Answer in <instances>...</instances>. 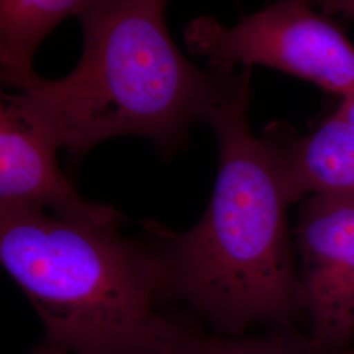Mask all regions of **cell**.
<instances>
[{"mask_svg":"<svg viewBox=\"0 0 354 354\" xmlns=\"http://www.w3.org/2000/svg\"><path fill=\"white\" fill-rule=\"evenodd\" d=\"M252 68L244 66L239 87L203 121L214 133L219 165L203 218L183 232L145 225L169 304L187 306L225 335H244L256 324L288 328L304 315L281 165L250 125Z\"/></svg>","mask_w":354,"mask_h":354,"instance_id":"1","label":"cell"},{"mask_svg":"<svg viewBox=\"0 0 354 354\" xmlns=\"http://www.w3.org/2000/svg\"><path fill=\"white\" fill-rule=\"evenodd\" d=\"M169 0H88L76 16L83 51L68 75L36 73L8 88L24 93L71 163L117 137L151 140L165 158L192 125L239 87L235 71L201 68L177 48L165 23Z\"/></svg>","mask_w":354,"mask_h":354,"instance_id":"2","label":"cell"},{"mask_svg":"<svg viewBox=\"0 0 354 354\" xmlns=\"http://www.w3.org/2000/svg\"><path fill=\"white\" fill-rule=\"evenodd\" d=\"M38 209L0 212V261L45 339L74 354H165L174 326L151 241Z\"/></svg>","mask_w":354,"mask_h":354,"instance_id":"3","label":"cell"},{"mask_svg":"<svg viewBox=\"0 0 354 354\" xmlns=\"http://www.w3.org/2000/svg\"><path fill=\"white\" fill-rule=\"evenodd\" d=\"M184 41L213 70L260 64L342 97L354 92V45L311 1L279 0L232 26L201 16L185 26Z\"/></svg>","mask_w":354,"mask_h":354,"instance_id":"4","label":"cell"},{"mask_svg":"<svg viewBox=\"0 0 354 354\" xmlns=\"http://www.w3.org/2000/svg\"><path fill=\"white\" fill-rule=\"evenodd\" d=\"M299 289L310 342L352 348L354 336V197L311 196L297 225Z\"/></svg>","mask_w":354,"mask_h":354,"instance_id":"5","label":"cell"},{"mask_svg":"<svg viewBox=\"0 0 354 354\" xmlns=\"http://www.w3.org/2000/svg\"><path fill=\"white\" fill-rule=\"evenodd\" d=\"M58 142L24 93H1L0 212L38 209L64 221L120 226L112 206L83 198L58 165Z\"/></svg>","mask_w":354,"mask_h":354,"instance_id":"6","label":"cell"},{"mask_svg":"<svg viewBox=\"0 0 354 354\" xmlns=\"http://www.w3.org/2000/svg\"><path fill=\"white\" fill-rule=\"evenodd\" d=\"M263 136L279 158L291 203L306 196L354 197V124L332 115L307 136L282 124Z\"/></svg>","mask_w":354,"mask_h":354,"instance_id":"7","label":"cell"},{"mask_svg":"<svg viewBox=\"0 0 354 354\" xmlns=\"http://www.w3.org/2000/svg\"><path fill=\"white\" fill-rule=\"evenodd\" d=\"M88 0H0V62L6 87L35 73L33 58L57 26Z\"/></svg>","mask_w":354,"mask_h":354,"instance_id":"8","label":"cell"},{"mask_svg":"<svg viewBox=\"0 0 354 354\" xmlns=\"http://www.w3.org/2000/svg\"><path fill=\"white\" fill-rule=\"evenodd\" d=\"M165 354H354V348L319 349L288 332L264 337L225 335L205 328L194 315L176 314Z\"/></svg>","mask_w":354,"mask_h":354,"instance_id":"9","label":"cell"},{"mask_svg":"<svg viewBox=\"0 0 354 354\" xmlns=\"http://www.w3.org/2000/svg\"><path fill=\"white\" fill-rule=\"evenodd\" d=\"M315 3L326 13H342L354 20V0H315Z\"/></svg>","mask_w":354,"mask_h":354,"instance_id":"10","label":"cell"},{"mask_svg":"<svg viewBox=\"0 0 354 354\" xmlns=\"http://www.w3.org/2000/svg\"><path fill=\"white\" fill-rule=\"evenodd\" d=\"M333 115L354 124V92H352L348 96H345V97H342V105Z\"/></svg>","mask_w":354,"mask_h":354,"instance_id":"11","label":"cell"},{"mask_svg":"<svg viewBox=\"0 0 354 354\" xmlns=\"http://www.w3.org/2000/svg\"><path fill=\"white\" fill-rule=\"evenodd\" d=\"M29 354H74L68 351H66L61 346H57L51 342H46V340H42V342L37 344V346H35L32 349V352Z\"/></svg>","mask_w":354,"mask_h":354,"instance_id":"12","label":"cell"},{"mask_svg":"<svg viewBox=\"0 0 354 354\" xmlns=\"http://www.w3.org/2000/svg\"><path fill=\"white\" fill-rule=\"evenodd\" d=\"M292 1H298V3H308L310 0H292Z\"/></svg>","mask_w":354,"mask_h":354,"instance_id":"13","label":"cell"}]
</instances>
